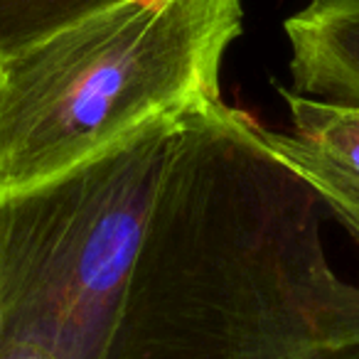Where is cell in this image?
I'll return each mask as SVG.
<instances>
[{
	"label": "cell",
	"instance_id": "cell-1",
	"mask_svg": "<svg viewBox=\"0 0 359 359\" xmlns=\"http://www.w3.org/2000/svg\"><path fill=\"white\" fill-rule=\"evenodd\" d=\"M320 207L241 111H182L104 359H308L359 334Z\"/></svg>",
	"mask_w": 359,
	"mask_h": 359
},
{
	"label": "cell",
	"instance_id": "cell-2",
	"mask_svg": "<svg viewBox=\"0 0 359 359\" xmlns=\"http://www.w3.org/2000/svg\"><path fill=\"white\" fill-rule=\"evenodd\" d=\"M241 20V0H130L3 62L0 195L219 101L222 60Z\"/></svg>",
	"mask_w": 359,
	"mask_h": 359
},
{
	"label": "cell",
	"instance_id": "cell-3",
	"mask_svg": "<svg viewBox=\"0 0 359 359\" xmlns=\"http://www.w3.org/2000/svg\"><path fill=\"white\" fill-rule=\"evenodd\" d=\"M180 116L143 126L69 172L0 195V349L106 357Z\"/></svg>",
	"mask_w": 359,
	"mask_h": 359
},
{
	"label": "cell",
	"instance_id": "cell-4",
	"mask_svg": "<svg viewBox=\"0 0 359 359\" xmlns=\"http://www.w3.org/2000/svg\"><path fill=\"white\" fill-rule=\"evenodd\" d=\"M280 94L290 111V130L259 126V135L359 236V106L330 104L288 89Z\"/></svg>",
	"mask_w": 359,
	"mask_h": 359
},
{
	"label": "cell",
	"instance_id": "cell-5",
	"mask_svg": "<svg viewBox=\"0 0 359 359\" xmlns=\"http://www.w3.org/2000/svg\"><path fill=\"white\" fill-rule=\"evenodd\" d=\"M285 35L295 94L359 106V0H310Z\"/></svg>",
	"mask_w": 359,
	"mask_h": 359
},
{
	"label": "cell",
	"instance_id": "cell-6",
	"mask_svg": "<svg viewBox=\"0 0 359 359\" xmlns=\"http://www.w3.org/2000/svg\"><path fill=\"white\" fill-rule=\"evenodd\" d=\"M130 0H0V65Z\"/></svg>",
	"mask_w": 359,
	"mask_h": 359
},
{
	"label": "cell",
	"instance_id": "cell-7",
	"mask_svg": "<svg viewBox=\"0 0 359 359\" xmlns=\"http://www.w3.org/2000/svg\"><path fill=\"white\" fill-rule=\"evenodd\" d=\"M308 359H359V334L330 344V347L310 354Z\"/></svg>",
	"mask_w": 359,
	"mask_h": 359
},
{
	"label": "cell",
	"instance_id": "cell-8",
	"mask_svg": "<svg viewBox=\"0 0 359 359\" xmlns=\"http://www.w3.org/2000/svg\"><path fill=\"white\" fill-rule=\"evenodd\" d=\"M0 359H55L50 352L35 344H8L0 349Z\"/></svg>",
	"mask_w": 359,
	"mask_h": 359
}]
</instances>
